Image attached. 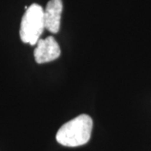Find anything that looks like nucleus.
<instances>
[{"instance_id":"1","label":"nucleus","mask_w":151,"mask_h":151,"mask_svg":"<svg viewBox=\"0 0 151 151\" xmlns=\"http://www.w3.org/2000/svg\"><path fill=\"white\" fill-rule=\"evenodd\" d=\"M92 118L86 114H81L63 124L56 134V140L61 145L77 147L86 144L92 134Z\"/></svg>"},{"instance_id":"2","label":"nucleus","mask_w":151,"mask_h":151,"mask_svg":"<svg viewBox=\"0 0 151 151\" xmlns=\"http://www.w3.org/2000/svg\"><path fill=\"white\" fill-rule=\"evenodd\" d=\"M43 8L33 4L27 8L22 18L19 35L24 43L35 45L45 29Z\"/></svg>"},{"instance_id":"3","label":"nucleus","mask_w":151,"mask_h":151,"mask_svg":"<svg viewBox=\"0 0 151 151\" xmlns=\"http://www.w3.org/2000/svg\"><path fill=\"white\" fill-rule=\"evenodd\" d=\"M34 56L38 64L47 63L56 60L60 55L59 44L52 36L40 39L36 43Z\"/></svg>"},{"instance_id":"4","label":"nucleus","mask_w":151,"mask_h":151,"mask_svg":"<svg viewBox=\"0 0 151 151\" xmlns=\"http://www.w3.org/2000/svg\"><path fill=\"white\" fill-rule=\"evenodd\" d=\"M63 9L62 0H50L44 10L45 28L51 33H57L60 25V17Z\"/></svg>"}]
</instances>
